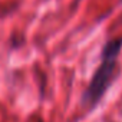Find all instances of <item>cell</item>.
Wrapping results in <instances>:
<instances>
[{
  "label": "cell",
  "mask_w": 122,
  "mask_h": 122,
  "mask_svg": "<svg viewBox=\"0 0 122 122\" xmlns=\"http://www.w3.org/2000/svg\"><path fill=\"white\" fill-rule=\"evenodd\" d=\"M122 49V37L106 42L101 53V63L95 71L88 88L82 95V106L85 109H93L115 79V69L118 65V56Z\"/></svg>",
  "instance_id": "6da1fadb"
}]
</instances>
